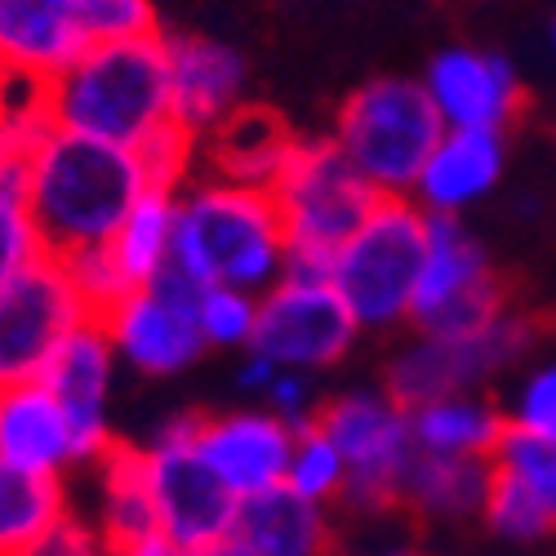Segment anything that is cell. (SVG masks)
Returning a JSON list of instances; mask_svg holds the SVG:
<instances>
[{
    "label": "cell",
    "instance_id": "cell-1",
    "mask_svg": "<svg viewBox=\"0 0 556 556\" xmlns=\"http://www.w3.org/2000/svg\"><path fill=\"white\" fill-rule=\"evenodd\" d=\"M23 201L54 258L103 250L152 188L143 156L72 129H40L23 152Z\"/></svg>",
    "mask_w": 556,
    "mask_h": 556
},
{
    "label": "cell",
    "instance_id": "cell-2",
    "mask_svg": "<svg viewBox=\"0 0 556 556\" xmlns=\"http://www.w3.org/2000/svg\"><path fill=\"white\" fill-rule=\"evenodd\" d=\"M290 241L267 188H245L218 174L188 178L178 188L174 267L197 286H237L267 294L286 276Z\"/></svg>",
    "mask_w": 556,
    "mask_h": 556
},
{
    "label": "cell",
    "instance_id": "cell-3",
    "mask_svg": "<svg viewBox=\"0 0 556 556\" xmlns=\"http://www.w3.org/2000/svg\"><path fill=\"white\" fill-rule=\"evenodd\" d=\"M50 125L143 152L161 129L174 125L165 36L89 45L50 80Z\"/></svg>",
    "mask_w": 556,
    "mask_h": 556
},
{
    "label": "cell",
    "instance_id": "cell-4",
    "mask_svg": "<svg viewBox=\"0 0 556 556\" xmlns=\"http://www.w3.org/2000/svg\"><path fill=\"white\" fill-rule=\"evenodd\" d=\"M428 227L432 214L414 197H383L334 254L330 281L365 334L409 330Z\"/></svg>",
    "mask_w": 556,
    "mask_h": 556
},
{
    "label": "cell",
    "instance_id": "cell-5",
    "mask_svg": "<svg viewBox=\"0 0 556 556\" xmlns=\"http://www.w3.org/2000/svg\"><path fill=\"white\" fill-rule=\"evenodd\" d=\"M441 134L445 121L424 80L375 76L348 94L330 138L379 197H409Z\"/></svg>",
    "mask_w": 556,
    "mask_h": 556
},
{
    "label": "cell",
    "instance_id": "cell-6",
    "mask_svg": "<svg viewBox=\"0 0 556 556\" xmlns=\"http://www.w3.org/2000/svg\"><path fill=\"white\" fill-rule=\"evenodd\" d=\"M271 197L290 241L286 271L299 276H330L334 254L383 201L334 138H299L290 165L271 182Z\"/></svg>",
    "mask_w": 556,
    "mask_h": 556
},
{
    "label": "cell",
    "instance_id": "cell-7",
    "mask_svg": "<svg viewBox=\"0 0 556 556\" xmlns=\"http://www.w3.org/2000/svg\"><path fill=\"white\" fill-rule=\"evenodd\" d=\"M316 428H326V437L348 458V494L339 503V513L356 521H383L401 513L405 472L419 458L409 405H401L383 383L343 388L326 396V405L316 414Z\"/></svg>",
    "mask_w": 556,
    "mask_h": 556
},
{
    "label": "cell",
    "instance_id": "cell-8",
    "mask_svg": "<svg viewBox=\"0 0 556 556\" xmlns=\"http://www.w3.org/2000/svg\"><path fill=\"white\" fill-rule=\"evenodd\" d=\"M534 339V320L513 307L468 334L409 330V339L383 365V388L409 409L454 392H485L494 379H503L507 369L530 356Z\"/></svg>",
    "mask_w": 556,
    "mask_h": 556
},
{
    "label": "cell",
    "instance_id": "cell-9",
    "mask_svg": "<svg viewBox=\"0 0 556 556\" xmlns=\"http://www.w3.org/2000/svg\"><path fill=\"white\" fill-rule=\"evenodd\" d=\"M201 414H174L148 441V485L156 503V526L174 547H201L237 530L241 503L227 494V485L210 472V463L197 450Z\"/></svg>",
    "mask_w": 556,
    "mask_h": 556
},
{
    "label": "cell",
    "instance_id": "cell-10",
    "mask_svg": "<svg viewBox=\"0 0 556 556\" xmlns=\"http://www.w3.org/2000/svg\"><path fill=\"white\" fill-rule=\"evenodd\" d=\"M498 312H507V290L498 281L481 237L463 218H432L409 330L468 334V330L490 326Z\"/></svg>",
    "mask_w": 556,
    "mask_h": 556
},
{
    "label": "cell",
    "instance_id": "cell-11",
    "mask_svg": "<svg viewBox=\"0 0 556 556\" xmlns=\"http://www.w3.org/2000/svg\"><path fill=\"white\" fill-rule=\"evenodd\" d=\"M94 320L63 258L45 254L0 290V388L45 379L59 348Z\"/></svg>",
    "mask_w": 556,
    "mask_h": 556
},
{
    "label": "cell",
    "instance_id": "cell-12",
    "mask_svg": "<svg viewBox=\"0 0 556 556\" xmlns=\"http://www.w3.org/2000/svg\"><path fill=\"white\" fill-rule=\"evenodd\" d=\"M365 330L356 326L352 307L334 290L330 276L286 271L267 294H258V330L254 352L271 356L281 369L326 375L343 365Z\"/></svg>",
    "mask_w": 556,
    "mask_h": 556
},
{
    "label": "cell",
    "instance_id": "cell-13",
    "mask_svg": "<svg viewBox=\"0 0 556 556\" xmlns=\"http://www.w3.org/2000/svg\"><path fill=\"white\" fill-rule=\"evenodd\" d=\"M197 299L201 286L174 263L156 281L129 290L112 312H103V330L125 369L143 379H174L192 369L210 348L197 326Z\"/></svg>",
    "mask_w": 556,
    "mask_h": 556
},
{
    "label": "cell",
    "instance_id": "cell-14",
    "mask_svg": "<svg viewBox=\"0 0 556 556\" xmlns=\"http://www.w3.org/2000/svg\"><path fill=\"white\" fill-rule=\"evenodd\" d=\"M294 441H299V428H290L267 405L201 414V424H197L201 458L210 463V472L227 485V494L237 503L286 485Z\"/></svg>",
    "mask_w": 556,
    "mask_h": 556
},
{
    "label": "cell",
    "instance_id": "cell-15",
    "mask_svg": "<svg viewBox=\"0 0 556 556\" xmlns=\"http://www.w3.org/2000/svg\"><path fill=\"white\" fill-rule=\"evenodd\" d=\"M445 129H494L507 134L526 112V80L513 59L477 45H450L432 54L424 76Z\"/></svg>",
    "mask_w": 556,
    "mask_h": 556
},
{
    "label": "cell",
    "instance_id": "cell-16",
    "mask_svg": "<svg viewBox=\"0 0 556 556\" xmlns=\"http://www.w3.org/2000/svg\"><path fill=\"white\" fill-rule=\"evenodd\" d=\"M169 54V112L174 125L188 129L197 143L223 129L245 108L250 67L241 50L214 36H165Z\"/></svg>",
    "mask_w": 556,
    "mask_h": 556
},
{
    "label": "cell",
    "instance_id": "cell-17",
    "mask_svg": "<svg viewBox=\"0 0 556 556\" xmlns=\"http://www.w3.org/2000/svg\"><path fill=\"white\" fill-rule=\"evenodd\" d=\"M116 369L121 356L103 330V320H85V326L59 348V356L45 369V383L63 401V409L72 414V428L80 437L85 463H94L116 445V428H112V388H116Z\"/></svg>",
    "mask_w": 556,
    "mask_h": 556
},
{
    "label": "cell",
    "instance_id": "cell-18",
    "mask_svg": "<svg viewBox=\"0 0 556 556\" xmlns=\"http://www.w3.org/2000/svg\"><path fill=\"white\" fill-rule=\"evenodd\" d=\"M0 458L18 472L67 481L72 472H89L72 414L50 392V383H18L0 388Z\"/></svg>",
    "mask_w": 556,
    "mask_h": 556
},
{
    "label": "cell",
    "instance_id": "cell-19",
    "mask_svg": "<svg viewBox=\"0 0 556 556\" xmlns=\"http://www.w3.org/2000/svg\"><path fill=\"white\" fill-rule=\"evenodd\" d=\"M507 174V134L494 129H445L424 174L414 182V201L432 218H463L485 197L498 192Z\"/></svg>",
    "mask_w": 556,
    "mask_h": 556
},
{
    "label": "cell",
    "instance_id": "cell-20",
    "mask_svg": "<svg viewBox=\"0 0 556 556\" xmlns=\"http://www.w3.org/2000/svg\"><path fill=\"white\" fill-rule=\"evenodd\" d=\"M89 50L80 0H0V67L54 80Z\"/></svg>",
    "mask_w": 556,
    "mask_h": 556
},
{
    "label": "cell",
    "instance_id": "cell-21",
    "mask_svg": "<svg viewBox=\"0 0 556 556\" xmlns=\"http://www.w3.org/2000/svg\"><path fill=\"white\" fill-rule=\"evenodd\" d=\"M494 468L490 458L419 454L401 485V513L424 530H468L481 526Z\"/></svg>",
    "mask_w": 556,
    "mask_h": 556
},
{
    "label": "cell",
    "instance_id": "cell-22",
    "mask_svg": "<svg viewBox=\"0 0 556 556\" xmlns=\"http://www.w3.org/2000/svg\"><path fill=\"white\" fill-rule=\"evenodd\" d=\"M231 534L254 556H339L334 507L307 503L286 485L245 498Z\"/></svg>",
    "mask_w": 556,
    "mask_h": 556
},
{
    "label": "cell",
    "instance_id": "cell-23",
    "mask_svg": "<svg viewBox=\"0 0 556 556\" xmlns=\"http://www.w3.org/2000/svg\"><path fill=\"white\" fill-rule=\"evenodd\" d=\"M299 148V138L290 134V125L267 112V108H241L223 129H214L201 156H205V174L231 178V182H245V188H267L281 178V169L290 165Z\"/></svg>",
    "mask_w": 556,
    "mask_h": 556
},
{
    "label": "cell",
    "instance_id": "cell-24",
    "mask_svg": "<svg viewBox=\"0 0 556 556\" xmlns=\"http://www.w3.org/2000/svg\"><path fill=\"white\" fill-rule=\"evenodd\" d=\"M89 472H94V507H89V521H94V530L103 534V543L112 552L129 547L138 539L161 534L143 445H121L116 441Z\"/></svg>",
    "mask_w": 556,
    "mask_h": 556
},
{
    "label": "cell",
    "instance_id": "cell-25",
    "mask_svg": "<svg viewBox=\"0 0 556 556\" xmlns=\"http://www.w3.org/2000/svg\"><path fill=\"white\" fill-rule=\"evenodd\" d=\"M419 454L490 458L507 432V409L490 392H454L409 409Z\"/></svg>",
    "mask_w": 556,
    "mask_h": 556
},
{
    "label": "cell",
    "instance_id": "cell-26",
    "mask_svg": "<svg viewBox=\"0 0 556 556\" xmlns=\"http://www.w3.org/2000/svg\"><path fill=\"white\" fill-rule=\"evenodd\" d=\"M174 231H178V188H152L134 201L125 223L116 227V237L108 241L116 267L125 271V281L138 290L156 281V276L174 263Z\"/></svg>",
    "mask_w": 556,
    "mask_h": 556
},
{
    "label": "cell",
    "instance_id": "cell-27",
    "mask_svg": "<svg viewBox=\"0 0 556 556\" xmlns=\"http://www.w3.org/2000/svg\"><path fill=\"white\" fill-rule=\"evenodd\" d=\"M72 507L67 481L18 472L0 458V556H27Z\"/></svg>",
    "mask_w": 556,
    "mask_h": 556
},
{
    "label": "cell",
    "instance_id": "cell-28",
    "mask_svg": "<svg viewBox=\"0 0 556 556\" xmlns=\"http://www.w3.org/2000/svg\"><path fill=\"white\" fill-rule=\"evenodd\" d=\"M481 530L507 552H539L556 539V517L530 490H521L517 481L494 472L485 513H481Z\"/></svg>",
    "mask_w": 556,
    "mask_h": 556
},
{
    "label": "cell",
    "instance_id": "cell-29",
    "mask_svg": "<svg viewBox=\"0 0 556 556\" xmlns=\"http://www.w3.org/2000/svg\"><path fill=\"white\" fill-rule=\"evenodd\" d=\"M286 490H294L299 498L320 503V507H334V513H339V503L348 494V458L326 437V428H316V424L299 428L290 468H286Z\"/></svg>",
    "mask_w": 556,
    "mask_h": 556
},
{
    "label": "cell",
    "instance_id": "cell-30",
    "mask_svg": "<svg viewBox=\"0 0 556 556\" xmlns=\"http://www.w3.org/2000/svg\"><path fill=\"white\" fill-rule=\"evenodd\" d=\"M197 326L210 352H250L258 330V294L237 286H201Z\"/></svg>",
    "mask_w": 556,
    "mask_h": 556
},
{
    "label": "cell",
    "instance_id": "cell-31",
    "mask_svg": "<svg viewBox=\"0 0 556 556\" xmlns=\"http://www.w3.org/2000/svg\"><path fill=\"white\" fill-rule=\"evenodd\" d=\"M490 468L498 477H507V481H517L521 490H530L556 517V437L507 428L498 450L490 454Z\"/></svg>",
    "mask_w": 556,
    "mask_h": 556
},
{
    "label": "cell",
    "instance_id": "cell-32",
    "mask_svg": "<svg viewBox=\"0 0 556 556\" xmlns=\"http://www.w3.org/2000/svg\"><path fill=\"white\" fill-rule=\"evenodd\" d=\"M50 250L40 241V227L23 201V188L18 182H5V188H0V290Z\"/></svg>",
    "mask_w": 556,
    "mask_h": 556
},
{
    "label": "cell",
    "instance_id": "cell-33",
    "mask_svg": "<svg viewBox=\"0 0 556 556\" xmlns=\"http://www.w3.org/2000/svg\"><path fill=\"white\" fill-rule=\"evenodd\" d=\"M80 23L89 45H125L161 36L156 0H80Z\"/></svg>",
    "mask_w": 556,
    "mask_h": 556
},
{
    "label": "cell",
    "instance_id": "cell-34",
    "mask_svg": "<svg viewBox=\"0 0 556 556\" xmlns=\"http://www.w3.org/2000/svg\"><path fill=\"white\" fill-rule=\"evenodd\" d=\"M507 409V428L556 437V361H539L534 369L517 379V388L503 401Z\"/></svg>",
    "mask_w": 556,
    "mask_h": 556
},
{
    "label": "cell",
    "instance_id": "cell-35",
    "mask_svg": "<svg viewBox=\"0 0 556 556\" xmlns=\"http://www.w3.org/2000/svg\"><path fill=\"white\" fill-rule=\"evenodd\" d=\"M67 263V271H72V281H76V290H80V299L94 307V316H103V312H112L134 286L125 281V271L116 267V258H112V250L103 245V250H85V254H72V258H63Z\"/></svg>",
    "mask_w": 556,
    "mask_h": 556
},
{
    "label": "cell",
    "instance_id": "cell-36",
    "mask_svg": "<svg viewBox=\"0 0 556 556\" xmlns=\"http://www.w3.org/2000/svg\"><path fill=\"white\" fill-rule=\"evenodd\" d=\"M258 405L281 414L290 428H312L320 405H326V396H320V388H316V375H303V369H276V379H271V388L263 392Z\"/></svg>",
    "mask_w": 556,
    "mask_h": 556
},
{
    "label": "cell",
    "instance_id": "cell-37",
    "mask_svg": "<svg viewBox=\"0 0 556 556\" xmlns=\"http://www.w3.org/2000/svg\"><path fill=\"white\" fill-rule=\"evenodd\" d=\"M27 556H112V547L103 543V534L85 513H67Z\"/></svg>",
    "mask_w": 556,
    "mask_h": 556
},
{
    "label": "cell",
    "instance_id": "cell-38",
    "mask_svg": "<svg viewBox=\"0 0 556 556\" xmlns=\"http://www.w3.org/2000/svg\"><path fill=\"white\" fill-rule=\"evenodd\" d=\"M276 365L271 356H263V352H241V361H237V369H231V379H237V392H245V396H258L263 401V392L271 388V379H276Z\"/></svg>",
    "mask_w": 556,
    "mask_h": 556
},
{
    "label": "cell",
    "instance_id": "cell-39",
    "mask_svg": "<svg viewBox=\"0 0 556 556\" xmlns=\"http://www.w3.org/2000/svg\"><path fill=\"white\" fill-rule=\"evenodd\" d=\"M23 152H27V143L5 125V116H0V188L23 178Z\"/></svg>",
    "mask_w": 556,
    "mask_h": 556
},
{
    "label": "cell",
    "instance_id": "cell-40",
    "mask_svg": "<svg viewBox=\"0 0 556 556\" xmlns=\"http://www.w3.org/2000/svg\"><path fill=\"white\" fill-rule=\"evenodd\" d=\"M352 556H428L419 543H414L409 534H392V539H375V543H365L356 547Z\"/></svg>",
    "mask_w": 556,
    "mask_h": 556
},
{
    "label": "cell",
    "instance_id": "cell-41",
    "mask_svg": "<svg viewBox=\"0 0 556 556\" xmlns=\"http://www.w3.org/2000/svg\"><path fill=\"white\" fill-rule=\"evenodd\" d=\"M112 556H182V547H174L165 534H152V539H138L129 547H116Z\"/></svg>",
    "mask_w": 556,
    "mask_h": 556
},
{
    "label": "cell",
    "instance_id": "cell-42",
    "mask_svg": "<svg viewBox=\"0 0 556 556\" xmlns=\"http://www.w3.org/2000/svg\"><path fill=\"white\" fill-rule=\"evenodd\" d=\"M182 556H254L237 534H223V539H214V543H201V547H188Z\"/></svg>",
    "mask_w": 556,
    "mask_h": 556
},
{
    "label": "cell",
    "instance_id": "cell-43",
    "mask_svg": "<svg viewBox=\"0 0 556 556\" xmlns=\"http://www.w3.org/2000/svg\"><path fill=\"white\" fill-rule=\"evenodd\" d=\"M547 40H552V54H556V23H552V31H547Z\"/></svg>",
    "mask_w": 556,
    "mask_h": 556
},
{
    "label": "cell",
    "instance_id": "cell-44",
    "mask_svg": "<svg viewBox=\"0 0 556 556\" xmlns=\"http://www.w3.org/2000/svg\"><path fill=\"white\" fill-rule=\"evenodd\" d=\"M507 556H530V552H507Z\"/></svg>",
    "mask_w": 556,
    "mask_h": 556
},
{
    "label": "cell",
    "instance_id": "cell-45",
    "mask_svg": "<svg viewBox=\"0 0 556 556\" xmlns=\"http://www.w3.org/2000/svg\"><path fill=\"white\" fill-rule=\"evenodd\" d=\"M0 72H5V67H0Z\"/></svg>",
    "mask_w": 556,
    "mask_h": 556
}]
</instances>
